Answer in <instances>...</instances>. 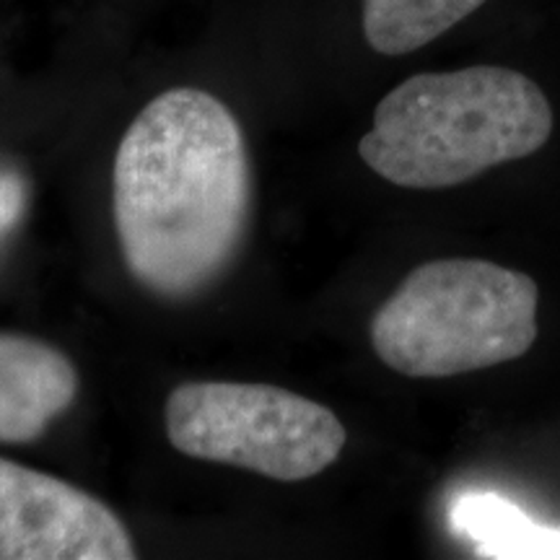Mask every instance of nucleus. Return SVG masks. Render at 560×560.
<instances>
[{
    "instance_id": "obj_8",
    "label": "nucleus",
    "mask_w": 560,
    "mask_h": 560,
    "mask_svg": "<svg viewBox=\"0 0 560 560\" xmlns=\"http://www.w3.org/2000/svg\"><path fill=\"white\" fill-rule=\"evenodd\" d=\"M486 0H363V37L382 55H408L450 32Z\"/></svg>"
},
{
    "instance_id": "obj_2",
    "label": "nucleus",
    "mask_w": 560,
    "mask_h": 560,
    "mask_svg": "<svg viewBox=\"0 0 560 560\" xmlns=\"http://www.w3.org/2000/svg\"><path fill=\"white\" fill-rule=\"evenodd\" d=\"M548 96L524 73L472 66L392 89L361 138V159L392 185L444 190L548 143Z\"/></svg>"
},
{
    "instance_id": "obj_6",
    "label": "nucleus",
    "mask_w": 560,
    "mask_h": 560,
    "mask_svg": "<svg viewBox=\"0 0 560 560\" xmlns=\"http://www.w3.org/2000/svg\"><path fill=\"white\" fill-rule=\"evenodd\" d=\"M79 374L47 342L0 332V441L39 439L75 400Z\"/></svg>"
},
{
    "instance_id": "obj_3",
    "label": "nucleus",
    "mask_w": 560,
    "mask_h": 560,
    "mask_svg": "<svg viewBox=\"0 0 560 560\" xmlns=\"http://www.w3.org/2000/svg\"><path fill=\"white\" fill-rule=\"evenodd\" d=\"M537 283L488 260L420 265L371 319L389 369L444 380L522 359L537 340Z\"/></svg>"
},
{
    "instance_id": "obj_5",
    "label": "nucleus",
    "mask_w": 560,
    "mask_h": 560,
    "mask_svg": "<svg viewBox=\"0 0 560 560\" xmlns=\"http://www.w3.org/2000/svg\"><path fill=\"white\" fill-rule=\"evenodd\" d=\"M125 524L81 488L0 459V560H130Z\"/></svg>"
},
{
    "instance_id": "obj_4",
    "label": "nucleus",
    "mask_w": 560,
    "mask_h": 560,
    "mask_svg": "<svg viewBox=\"0 0 560 560\" xmlns=\"http://www.w3.org/2000/svg\"><path fill=\"white\" fill-rule=\"evenodd\" d=\"M166 436L187 457L299 482L332 465L346 425L325 405L270 384L190 382L166 400Z\"/></svg>"
},
{
    "instance_id": "obj_9",
    "label": "nucleus",
    "mask_w": 560,
    "mask_h": 560,
    "mask_svg": "<svg viewBox=\"0 0 560 560\" xmlns=\"http://www.w3.org/2000/svg\"><path fill=\"white\" fill-rule=\"evenodd\" d=\"M30 200V187L21 174L3 172L0 174V244L9 240V234L19 226L21 215Z\"/></svg>"
},
{
    "instance_id": "obj_1",
    "label": "nucleus",
    "mask_w": 560,
    "mask_h": 560,
    "mask_svg": "<svg viewBox=\"0 0 560 560\" xmlns=\"http://www.w3.org/2000/svg\"><path fill=\"white\" fill-rule=\"evenodd\" d=\"M112 187L120 249L138 283L190 296L231 262L247 223L240 122L208 91H164L125 130Z\"/></svg>"
},
{
    "instance_id": "obj_7",
    "label": "nucleus",
    "mask_w": 560,
    "mask_h": 560,
    "mask_svg": "<svg viewBox=\"0 0 560 560\" xmlns=\"http://www.w3.org/2000/svg\"><path fill=\"white\" fill-rule=\"evenodd\" d=\"M450 520L480 558H560V529L542 527L495 493H462Z\"/></svg>"
}]
</instances>
